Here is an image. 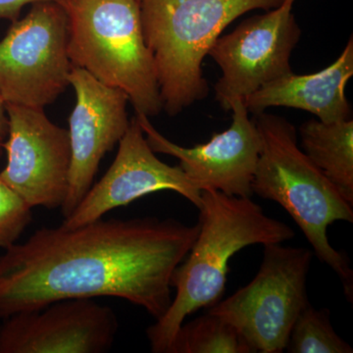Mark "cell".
<instances>
[{"label":"cell","mask_w":353,"mask_h":353,"mask_svg":"<svg viewBox=\"0 0 353 353\" xmlns=\"http://www.w3.org/2000/svg\"><path fill=\"white\" fill-rule=\"evenodd\" d=\"M199 232L171 278L176 296L166 312L146 330L152 352L168 353L185 318L219 303L226 289L229 261L253 245L283 243L296 236L289 225L269 217L250 197L201 190Z\"/></svg>","instance_id":"7a4b0ae2"},{"label":"cell","mask_w":353,"mask_h":353,"mask_svg":"<svg viewBox=\"0 0 353 353\" xmlns=\"http://www.w3.org/2000/svg\"><path fill=\"white\" fill-rule=\"evenodd\" d=\"M44 1L63 4L66 0H0V19L11 20L14 22L19 18L23 7Z\"/></svg>","instance_id":"d6986e66"},{"label":"cell","mask_w":353,"mask_h":353,"mask_svg":"<svg viewBox=\"0 0 353 353\" xmlns=\"http://www.w3.org/2000/svg\"><path fill=\"white\" fill-rule=\"evenodd\" d=\"M199 232V222L155 217L39 229L0 255V319L99 296L125 299L159 319L173 299V272Z\"/></svg>","instance_id":"6da1fadb"},{"label":"cell","mask_w":353,"mask_h":353,"mask_svg":"<svg viewBox=\"0 0 353 353\" xmlns=\"http://www.w3.org/2000/svg\"><path fill=\"white\" fill-rule=\"evenodd\" d=\"M252 120L261 143L252 194L276 202L289 213L316 256L339 276L347 301L352 303L350 259L330 243L328 227L336 221L352 223L353 206L301 150L292 123L266 112L255 114Z\"/></svg>","instance_id":"3957f363"},{"label":"cell","mask_w":353,"mask_h":353,"mask_svg":"<svg viewBox=\"0 0 353 353\" xmlns=\"http://www.w3.org/2000/svg\"><path fill=\"white\" fill-rule=\"evenodd\" d=\"M352 76L353 39L350 37L340 57L327 68L309 75L290 72L265 83L243 101L248 112L254 115L271 108H290L314 114L324 123L347 120L352 116V108L345 90Z\"/></svg>","instance_id":"5bb4252c"},{"label":"cell","mask_w":353,"mask_h":353,"mask_svg":"<svg viewBox=\"0 0 353 353\" xmlns=\"http://www.w3.org/2000/svg\"><path fill=\"white\" fill-rule=\"evenodd\" d=\"M294 1H296V0H285L284 3L289 4V6H294Z\"/></svg>","instance_id":"44dd1931"},{"label":"cell","mask_w":353,"mask_h":353,"mask_svg":"<svg viewBox=\"0 0 353 353\" xmlns=\"http://www.w3.org/2000/svg\"><path fill=\"white\" fill-rule=\"evenodd\" d=\"M285 350L290 353H352L353 348L334 331L329 309L310 303L299 316Z\"/></svg>","instance_id":"e0dca14e"},{"label":"cell","mask_w":353,"mask_h":353,"mask_svg":"<svg viewBox=\"0 0 353 353\" xmlns=\"http://www.w3.org/2000/svg\"><path fill=\"white\" fill-rule=\"evenodd\" d=\"M32 209L0 178V248L17 243L32 222Z\"/></svg>","instance_id":"ac0fdd59"},{"label":"cell","mask_w":353,"mask_h":353,"mask_svg":"<svg viewBox=\"0 0 353 353\" xmlns=\"http://www.w3.org/2000/svg\"><path fill=\"white\" fill-rule=\"evenodd\" d=\"M299 136L303 152L353 206V121H307Z\"/></svg>","instance_id":"9a60e30c"},{"label":"cell","mask_w":353,"mask_h":353,"mask_svg":"<svg viewBox=\"0 0 353 353\" xmlns=\"http://www.w3.org/2000/svg\"><path fill=\"white\" fill-rule=\"evenodd\" d=\"M118 328L112 308L94 299H62L3 319L0 353L108 352Z\"/></svg>","instance_id":"7c38bea8"},{"label":"cell","mask_w":353,"mask_h":353,"mask_svg":"<svg viewBox=\"0 0 353 353\" xmlns=\"http://www.w3.org/2000/svg\"><path fill=\"white\" fill-rule=\"evenodd\" d=\"M250 284L208 308L238 330L253 353H282L297 318L308 305L306 281L313 252L270 243Z\"/></svg>","instance_id":"8992f818"},{"label":"cell","mask_w":353,"mask_h":353,"mask_svg":"<svg viewBox=\"0 0 353 353\" xmlns=\"http://www.w3.org/2000/svg\"><path fill=\"white\" fill-rule=\"evenodd\" d=\"M69 82L77 101L69 117L71 166L61 206L64 219L82 201L102 158L119 143L131 123L127 113L129 99L123 90L104 85L80 67L73 66Z\"/></svg>","instance_id":"8fae6325"},{"label":"cell","mask_w":353,"mask_h":353,"mask_svg":"<svg viewBox=\"0 0 353 353\" xmlns=\"http://www.w3.org/2000/svg\"><path fill=\"white\" fill-rule=\"evenodd\" d=\"M168 353H253L233 325L208 312L183 323Z\"/></svg>","instance_id":"2e32d148"},{"label":"cell","mask_w":353,"mask_h":353,"mask_svg":"<svg viewBox=\"0 0 353 353\" xmlns=\"http://www.w3.org/2000/svg\"><path fill=\"white\" fill-rule=\"evenodd\" d=\"M154 61L163 109L176 116L208 97L202 61L223 31L243 14L285 0H137Z\"/></svg>","instance_id":"277c9868"},{"label":"cell","mask_w":353,"mask_h":353,"mask_svg":"<svg viewBox=\"0 0 353 353\" xmlns=\"http://www.w3.org/2000/svg\"><path fill=\"white\" fill-rule=\"evenodd\" d=\"M7 134H8V118H7L6 104L0 97V157L4 150Z\"/></svg>","instance_id":"ffe728a7"},{"label":"cell","mask_w":353,"mask_h":353,"mask_svg":"<svg viewBox=\"0 0 353 353\" xmlns=\"http://www.w3.org/2000/svg\"><path fill=\"white\" fill-rule=\"evenodd\" d=\"M292 10V6L283 3L253 16L218 38L209 50L222 71L214 90L225 111L236 99H245L265 83L292 72L290 55L301 30Z\"/></svg>","instance_id":"ba28073f"},{"label":"cell","mask_w":353,"mask_h":353,"mask_svg":"<svg viewBox=\"0 0 353 353\" xmlns=\"http://www.w3.org/2000/svg\"><path fill=\"white\" fill-rule=\"evenodd\" d=\"M69 19L62 4H32L0 41V97L6 104L43 109L69 87Z\"/></svg>","instance_id":"52a82bcc"},{"label":"cell","mask_w":353,"mask_h":353,"mask_svg":"<svg viewBox=\"0 0 353 353\" xmlns=\"http://www.w3.org/2000/svg\"><path fill=\"white\" fill-rule=\"evenodd\" d=\"M230 111L231 126L214 134L208 143L194 148L172 143L153 127L148 116L136 113L146 141L155 153L176 157L181 169L199 190H219L228 196L252 197V183L260 152V137L248 117L243 99H236Z\"/></svg>","instance_id":"30bf717a"},{"label":"cell","mask_w":353,"mask_h":353,"mask_svg":"<svg viewBox=\"0 0 353 353\" xmlns=\"http://www.w3.org/2000/svg\"><path fill=\"white\" fill-rule=\"evenodd\" d=\"M161 190L175 192L196 208L201 206V190L180 166H170L158 159L134 116L129 129L119 141V150L110 168L90 187L61 225L65 228L82 226L103 218L113 209Z\"/></svg>","instance_id":"4fadbf2b"},{"label":"cell","mask_w":353,"mask_h":353,"mask_svg":"<svg viewBox=\"0 0 353 353\" xmlns=\"http://www.w3.org/2000/svg\"><path fill=\"white\" fill-rule=\"evenodd\" d=\"M6 168L0 178L30 206L61 208L71 166L68 130L48 119L43 109L6 104Z\"/></svg>","instance_id":"9c48e42d"},{"label":"cell","mask_w":353,"mask_h":353,"mask_svg":"<svg viewBox=\"0 0 353 353\" xmlns=\"http://www.w3.org/2000/svg\"><path fill=\"white\" fill-rule=\"evenodd\" d=\"M62 6L69 19L72 65L123 90L136 113L152 117L161 112L157 70L137 0H66Z\"/></svg>","instance_id":"5b68a950"}]
</instances>
